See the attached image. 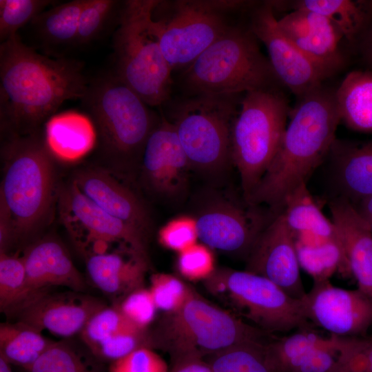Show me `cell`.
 <instances>
[{"instance_id": "6da1fadb", "label": "cell", "mask_w": 372, "mask_h": 372, "mask_svg": "<svg viewBox=\"0 0 372 372\" xmlns=\"http://www.w3.org/2000/svg\"><path fill=\"white\" fill-rule=\"evenodd\" d=\"M89 82L79 61L42 55L18 34L1 43V130L7 136L39 134L65 101L83 97Z\"/></svg>"}, {"instance_id": "7a4b0ae2", "label": "cell", "mask_w": 372, "mask_h": 372, "mask_svg": "<svg viewBox=\"0 0 372 372\" xmlns=\"http://www.w3.org/2000/svg\"><path fill=\"white\" fill-rule=\"evenodd\" d=\"M335 90L322 84L297 99L277 152L247 203L280 212L287 196L329 156L341 122Z\"/></svg>"}, {"instance_id": "3957f363", "label": "cell", "mask_w": 372, "mask_h": 372, "mask_svg": "<svg viewBox=\"0 0 372 372\" xmlns=\"http://www.w3.org/2000/svg\"><path fill=\"white\" fill-rule=\"evenodd\" d=\"M1 156L0 205L10 216L17 242L35 232L51 209L55 189L53 156L37 134L8 135Z\"/></svg>"}, {"instance_id": "277c9868", "label": "cell", "mask_w": 372, "mask_h": 372, "mask_svg": "<svg viewBox=\"0 0 372 372\" xmlns=\"http://www.w3.org/2000/svg\"><path fill=\"white\" fill-rule=\"evenodd\" d=\"M249 28L230 25L183 74L190 94H238L278 87L269 60Z\"/></svg>"}, {"instance_id": "5b68a950", "label": "cell", "mask_w": 372, "mask_h": 372, "mask_svg": "<svg viewBox=\"0 0 372 372\" xmlns=\"http://www.w3.org/2000/svg\"><path fill=\"white\" fill-rule=\"evenodd\" d=\"M81 100L103 154L117 165L140 163L147 139L159 119L149 106L114 74L90 81Z\"/></svg>"}, {"instance_id": "8992f818", "label": "cell", "mask_w": 372, "mask_h": 372, "mask_svg": "<svg viewBox=\"0 0 372 372\" xmlns=\"http://www.w3.org/2000/svg\"><path fill=\"white\" fill-rule=\"evenodd\" d=\"M156 1H124L113 37V74L149 107L166 102L172 84V69L149 25Z\"/></svg>"}, {"instance_id": "52a82bcc", "label": "cell", "mask_w": 372, "mask_h": 372, "mask_svg": "<svg viewBox=\"0 0 372 372\" xmlns=\"http://www.w3.org/2000/svg\"><path fill=\"white\" fill-rule=\"evenodd\" d=\"M292 107L279 87L247 92L231 129V160L245 201L279 147Z\"/></svg>"}, {"instance_id": "ba28073f", "label": "cell", "mask_w": 372, "mask_h": 372, "mask_svg": "<svg viewBox=\"0 0 372 372\" xmlns=\"http://www.w3.org/2000/svg\"><path fill=\"white\" fill-rule=\"evenodd\" d=\"M265 333L192 289L183 305L168 313L158 333L151 336L154 347L167 349L172 357L196 354L204 358L239 344L264 342Z\"/></svg>"}, {"instance_id": "9c48e42d", "label": "cell", "mask_w": 372, "mask_h": 372, "mask_svg": "<svg viewBox=\"0 0 372 372\" xmlns=\"http://www.w3.org/2000/svg\"><path fill=\"white\" fill-rule=\"evenodd\" d=\"M250 4L236 0H157L149 25L172 70L188 67L231 25L226 14Z\"/></svg>"}, {"instance_id": "30bf717a", "label": "cell", "mask_w": 372, "mask_h": 372, "mask_svg": "<svg viewBox=\"0 0 372 372\" xmlns=\"http://www.w3.org/2000/svg\"><path fill=\"white\" fill-rule=\"evenodd\" d=\"M238 94H192L175 106L172 120L190 168L214 174L231 160V129Z\"/></svg>"}, {"instance_id": "8fae6325", "label": "cell", "mask_w": 372, "mask_h": 372, "mask_svg": "<svg viewBox=\"0 0 372 372\" xmlns=\"http://www.w3.org/2000/svg\"><path fill=\"white\" fill-rule=\"evenodd\" d=\"M216 293H225L234 305L269 334L311 328L302 299L293 298L270 280L246 270H216L206 280Z\"/></svg>"}, {"instance_id": "7c38bea8", "label": "cell", "mask_w": 372, "mask_h": 372, "mask_svg": "<svg viewBox=\"0 0 372 372\" xmlns=\"http://www.w3.org/2000/svg\"><path fill=\"white\" fill-rule=\"evenodd\" d=\"M61 218L74 239L82 236L83 252L96 242H118L147 261V236L109 214L85 196L72 180L59 190Z\"/></svg>"}, {"instance_id": "4fadbf2b", "label": "cell", "mask_w": 372, "mask_h": 372, "mask_svg": "<svg viewBox=\"0 0 372 372\" xmlns=\"http://www.w3.org/2000/svg\"><path fill=\"white\" fill-rule=\"evenodd\" d=\"M248 28L265 45L280 84L297 99L322 85L328 79L281 32L271 1L254 9Z\"/></svg>"}, {"instance_id": "5bb4252c", "label": "cell", "mask_w": 372, "mask_h": 372, "mask_svg": "<svg viewBox=\"0 0 372 372\" xmlns=\"http://www.w3.org/2000/svg\"><path fill=\"white\" fill-rule=\"evenodd\" d=\"M311 323L338 337L366 335L372 327V297L360 289H345L329 280L313 282L302 298Z\"/></svg>"}, {"instance_id": "9a60e30c", "label": "cell", "mask_w": 372, "mask_h": 372, "mask_svg": "<svg viewBox=\"0 0 372 372\" xmlns=\"http://www.w3.org/2000/svg\"><path fill=\"white\" fill-rule=\"evenodd\" d=\"M247 258L246 271L270 280L293 298L305 296L295 234L282 211L274 214L267 223Z\"/></svg>"}, {"instance_id": "2e32d148", "label": "cell", "mask_w": 372, "mask_h": 372, "mask_svg": "<svg viewBox=\"0 0 372 372\" xmlns=\"http://www.w3.org/2000/svg\"><path fill=\"white\" fill-rule=\"evenodd\" d=\"M140 163L143 181L152 194L165 199L184 194L191 168L174 125L163 115L147 139Z\"/></svg>"}, {"instance_id": "e0dca14e", "label": "cell", "mask_w": 372, "mask_h": 372, "mask_svg": "<svg viewBox=\"0 0 372 372\" xmlns=\"http://www.w3.org/2000/svg\"><path fill=\"white\" fill-rule=\"evenodd\" d=\"M105 305L82 292L48 291L30 298L9 316L67 339L79 335L90 318Z\"/></svg>"}, {"instance_id": "ac0fdd59", "label": "cell", "mask_w": 372, "mask_h": 372, "mask_svg": "<svg viewBox=\"0 0 372 372\" xmlns=\"http://www.w3.org/2000/svg\"><path fill=\"white\" fill-rule=\"evenodd\" d=\"M258 207L246 210L229 201L210 203L194 218L198 239L211 249L247 256L272 218L265 219Z\"/></svg>"}, {"instance_id": "d6986e66", "label": "cell", "mask_w": 372, "mask_h": 372, "mask_svg": "<svg viewBox=\"0 0 372 372\" xmlns=\"http://www.w3.org/2000/svg\"><path fill=\"white\" fill-rule=\"evenodd\" d=\"M283 34L327 76L331 77L346 63L344 38L324 15L304 9L291 10L278 19Z\"/></svg>"}, {"instance_id": "ffe728a7", "label": "cell", "mask_w": 372, "mask_h": 372, "mask_svg": "<svg viewBox=\"0 0 372 372\" xmlns=\"http://www.w3.org/2000/svg\"><path fill=\"white\" fill-rule=\"evenodd\" d=\"M263 355L270 372H329L338 351L334 335L325 338L310 328L266 342Z\"/></svg>"}, {"instance_id": "44dd1931", "label": "cell", "mask_w": 372, "mask_h": 372, "mask_svg": "<svg viewBox=\"0 0 372 372\" xmlns=\"http://www.w3.org/2000/svg\"><path fill=\"white\" fill-rule=\"evenodd\" d=\"M22 258L27 289L23 303L53 287H65L79 292L84 291L87 287L83 276L74 266L65 247L52 237L32 243L25 250Z\"/></svg>"}, {"instance_id": "7402d4cb", "label": "cell", "mask_w": 372, "mask_h": 372, "mask_svg": "<svg viewBox=\"0 0 372 372\" xmlns=\"http://www.w3.org/2000/svg\"><path fill=\"white\" fill-rule=\"evenodd\" d=\"M72 180L100 208L147 237L152 221L145 206L113 175L102 169L86 168L76 172Z\"/></svg>"}, {"instance_id": "603a6c76", "label": "cell", "mask_w": 372, "mask_h": 372, "mask_svg": "<svg viewBox=\"0 0 372 372\" xmlns=\"http://www.w3.org/2000/svg\"><path fill=\"white\" fill-rule=\"evenodd\" d=\"M338 240L358 289L372 297V232L369 224L347 198L335 196L329 203Z\"/></svg>"}, {"instance_id": "cb8c5ba5", "label": "cell", "mask_w": 372, "mask_h": 372, "mask_svg": "<svg viewBox=\"0 0 372 372\" xmlns=\"http://www.w3.org/2000/svg\"><path fill=\"white\" fill-rule=\"evenodd\" d=\"M329 156L338 196L355 204L372 195V139L354 143L336 138Z\"/></svg>"}, {"instance_id": "d4e9b609", "label": "cell", "mask_w": 372, "mask_h": 372, "mask_svg": "<svg viewBox=\"0 0 372 372\" xmlns=\"http://www.w3.org/2000/svg\"><path fill=\"white\" fill-rule=\"evenodd\" d=\"M147 265V261L138 256L127 259L118 251L86 256L87 274L94 285L119 300L143 287Z\"/></svg>"}, {"instance_id": "484cf974", "label": "cell", "mask_w": 372, "mask_h": 372, "mask_svg": "<svg viewBox=\"0 0 372 372\" xmlns=\"http://www.w3.org/2000/svg\"><path fill=\"white\" fill-rule=\"evenodd\" d=\"M277 9H304L327 17L341 32L347 45L358 48L372 25V0L276 1Z\"/></svg>"}, {"instance_id": "4316f807", "label": "cell", "mask_w": 372, "mask_h": 372, "mask_svg": "<svg viewBox=\"0 0 372 372\" xmlns=\"http://www.w3.org/2000/svg\"><path fill=\"white\" fill-rule=\"evenodd\" d=\"M91 119L77 112L55 114L45 125V142L53 156L65 162H76L87 155L96 140Z\"/></svg>"}, {"instance_id": "83f0119b", "label": "cell", "mask_w": 372, "mask_h": 372, "mask_svg": "<svg viewBox=\"0 0 372 372\" xmlns=\"http://www.w3.org/2000/svg\"><path fill=\"white\" fill-rule=\"evenodd\" d=\"M335 97L341 121L351 130L372 134V70L349 72Z\"/></svg>"}, {"instance_id": "f1b7e54d", "label": "cell", "mask_w": 372, "mask_h": 372, "mask_svg": "<svg viewBox=\"0 0 372 372\" xmlns=\"http://www.w3.org/2000/svg\"><path fill=\"white\" fill-rule=\"evenodd\" d=\"M281 211L295 236L309 234L324 240H338L332 221L326 218L316 204L306 183L287 196Z\"/></svg>"}, {"instance_id": "f546056e", "label": "cell", "mask_w": 372, "mask_h": 372, "mask_svg": "<svg viewBox=\"0 0 372 372\" xmlns=\"http://www.w3.org/2000/svg\"><path fill=\"white\" fill-rule=\"evenodd\" d=\"M53 342L42 331L21 322L0 324V357L24 370L32 366Z\"/></svg>"}, {"instance_id": "4dcf8cb0", "label": "cell", "mask_w": 372, "mask_h": 372, "mask_svg": "<svg viewBox=\"0 0 372 372\" xmlns=\"http://www.w3.org/2000/svg\"><path fill=\"white\" fill-rule=\"evenodd\" d=\"M86 0H73L55 5L32 21L46 48L76 46L79 17Z\"/></svg>"}, {"instance_id": "1f68e13d", "label": "cell", "mask_w": 372, "mask_h": 372, "mask_svg": "<svg viewBox=\"0 0 372 372\" xmlns=\"http://www.w3.org/2000/svg\"><path fill=\"white\" fill-rule=\"evenodd\" d=\"M25 372H105L104 364L83 344L54 341Z\"/></svg>"}, {"instance_id": "d6a6232c", "label": "cell", "mask_w": 372, "mask_h": 372, "mask_svg": "<svg viewBox=\"0 0 372 372\" xmlns=\"http://www.w3.org/2000/svg\"><path fill=\"white\" fill-rule=\"evenodd\" d=\"M296 247L300 267L313 278V282L329 280L338 269L351 273L339 240L296 239Z\"/></svg>"}, {"instance_id": "836d02e7", "label": "cell", "mask_w": 372, "mask_h": 372, "mask_svg": "<svg viewBox=\"0 0 372 372\" xmlns=\"http://www.w3.org/2000/svg\"><path fill=\"white\" fill-rule=\"evenodd\" d=\"M26 272L22 257L0 252V309L10 316L26 298Z\"/></svg>"}, {"instance_id": "e575fe53", "label": "cell", "mask_w": 372, "mask_h": 372, "mask_svg": "<svg viewBox=\"0 0 372 372\" xmlns=\"http://www.w3.org/2000/svg\"><path fill=\"white\" fill-rule=\"evenodd\" d=\"M122 6L115 0H86L79 17L76 46L101 37L114 19H119Z\"/></svg>"}, {"instance_id": "d590c367", "label": "cell", "mask_w": 372, "mask_h": 372, "mask_svg": "<svg viewBox=\"0 0 372 372\" xmlns=\"http://www.w3.org/2000/svg\"><path fill=\"white\" fill-rule=\"evenodd\" d=\"M264 342L239 344L209 356L214 372H270L264 358Z\"/></svg>"}, {"instance_id": "8d00e7d4", "label": "cell", "mask_w": 372, "mask_h": 372, "mask_svg": "<svg viewBox=\"0 0 372 372\" xmlns=\"http://www.w3.org/2000/svg\"><path fill=\"white\" fill-rule=\"evenodd\" d=\"M131 329L143 330L130 322L116 304H106L90 318L79 337L81 342L90 351L112 335Z\"/></svg>"}, {"instance_id": "74e56055", "label": "cell", "mask_w": 372, "mask_h": 372, "mask_svg": "<svg viewBox=\"0 0 372 372\" xmlns=\"http://www.w3.org/2000/svg\"><path fill=\"white\" fill-rule=\"evenodd\" d=\"M334 337L338 355L329 372H372V335Z\"/></svg>"}, {"instance_id": "f35d334b", "label": "cell", "mask_w": 372, "mask_h": 372, "mask_svg": "<svg viewBox=\"0 0 372 372\" xmlns=\"http://www.w3.org/2000/svg\"><path fill=\"white\" fill-rule=\"evenodd\" d=\"M52 0H0V41L16 36L17 30L45 10Z\"/></svg>"}, {"instance_id": "ab89813d", "label": "cell", "mask_w": 372, "mask_h": 372, "mask_svg": "<svg viewBox=\"0 0 372 372\" xmlns=\"http://www.w3.org/2000/svg\"><path fill=\"white\" fill-rule=\"evenodd\" d=\"M148 289L157 309L167 313L179 309L192 291L178 278L165 273L153 274Z\"/></svg>"}, {"instance_id": "60d3db41", "label": "cell", "mask_w": 372, "mask_h": 372, "mask_svg": "<svg viewBox=\"0 0 372 372\" xmlns=\"http://www.w3.org/2000/svg\"><path fill=\"white\" fill-rule=\"evenodd\" d=\"M214 257L209 247L196 243L178 253L177 268L185 278L202 280L208 278L215 271Z\"/></svg>"}, {"instance_id": "b9f144b4", "label": "cell", "mask_w": 372, "mask_h": 372, "mask_svg": "<svg viewBox=\"0 0 372 372\" xmlns=\"http://www.w3.org/2000/svg\"><path fill=\"white\" fill-rule=\"evenodd\" d=\"M123 315L143 330L148 329L158 310L148 288L137 289L115 303Z\"/></svg>"}, {"instance_id": "7bdbcfd3", "label": "cell", "mask_w": 372, "mask_h": 372, "mask_svg": "<svg viewBox=\"0 0 372 372\" xmlns=\"http://www.w3.org/2000/svg\"><path fill=\"white\" fill-rule=\"evenodd\" d=\"M198 239L195 219L188 216L172 219L158 231L159 242L178 253L197 243Z\"/></svg>"}, {"instance_id": "ee69618b", "label": "cell", "mask_w": 372, "mask_h": 372, "mask_svg": "<svg viewBox=\"0 0 372 372\" xmlns=\"http://www.w3.org/2000/svg\"><path fill=\"white\" fill-rule=\"evenodd\" d=\"M165 360L153 349L141 347L109 364L108 372H168Z\"/></svg>"}, {"instance_id": "f6af8a7d", "label": "cell", "mask_w": 372, "mask_h": 372, "mask_svg": "<svg viewBox=\"0 0 372 372\" xmlns=\"http://www.w3.org/2000/svg\"><path fill=\"white\" fill-rule=\"evenodd\" d=\"M172 359L168 372H214L208 361L196 354H182Z\"/></svg>"}, {"instance_id": "bcb514c9", "label": "cell", "mask_w": 372, "mask_h": 372, "mask_svg": "<svg viewBox=\"0 0 372 372\" xmlns=\"http://www.w3.org/2000/svg\"><path fill=\"white\" fill-rule=\"evenodd\" d=\"M357 52L368 68L372 70V25L362 39Z\"/></svg>"}, {"instance_id": "7dc6e473", "label": "cell", "mask_w": 372, "mask_h": 372, "mask_svg": "<svg viewBox=\"0 0 372 372\" xmlns=\"http://www.w3.org/2000/svg\"><path fill=\"white\" fill-rule=\"evenodd\" d=\"M353 205L360 216L368 223L372 221V195Z\"/></svg>"}, {"instance_id": "c3c4849f", "label": "cell", "mask_w": 372, "mask_h": 372, "mask_svg": "<svg viewBox=\"0 0 372 372\" xmlns=\"http://www.w3.org/2000/svg\"><path fill=\"white\" fill-rule=\"evenodd\" d=\"M0 372H13L11 364L0 357Z\"/></svg>"}, {"instance_id": "681fc988", "label": "cell", "mask_w": 372, "mask_h": 372, "mask_svg": "<svg viewBox=\"0 0 372 372\" xmlns=\"http://www.w3.org/2000/svg\"><path fill=\"white\" fill-rule=\"evenodd\" d=\"M369 224V226L372 232V221H371Z\"/></svg>"}]
</instances>
